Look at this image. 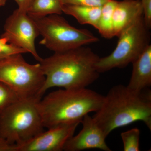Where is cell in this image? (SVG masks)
I'll return each instance as SVG.
<instances>
[{
	"instance_id": "30bf717a",
	"label": "cell",
	"mask_w": 151,
	"mask_h": 151,
	"mask_svg": "<svg viewBox=\"0 0 151 151\" xmlns=\"http://www.w3.org/2000/svg\"><path fill=\"white\" fill-rule=\"evenodd\" d=\"M81 123L82 129L77 135H73L67 141L63 150L80 151L97 149L105 151H111L105 142L107 137L93 117L87 114Z\"/></svg>"
},
{
	"instance_id": "ac0fdd59",
	"label": "cell",
	"mask_w": 151,
	"mask_h": 151,
	"mask_svg": "<svg viewBox=\"0 0 151 151\" xmlns=\"http://www.w3.org/2000/svg\"><path fill=\"white\" fill-rule=\"evenodd\" d=\"M27 52L23 49L9 43L2 38H0V60L14 55Z\"/></svg>"
},
{
	"instance_id": "52a82bcc",
	"label": "cell",
	"mask_w": 151,
	"mask_h": 151,
	"mask_svg": "<svg viewBox=\"0 0 151 151\" xmlns=\"http://www.w3.org/2000/svg\"><path fill=\"white\" fill-rule=\"evenodd\" d=\"M45 78L39 63L29 64L22 54L0 60V81L6 84L21 99H41L40 94Z\"/></svg>"
},
{
	"instance_id": "e0dca14e",
	"label": "cell",
	"mask_w": 151,
	"mask_h": 151,
	"mask_svg": "<svg viewBox=\"0 0 151 151\" xmlns=\"http://www.w3.org/2000/svg\"><path fill=\"white\" fill-rule=\"evenodd\" d=\"M21 98L8 86L0 81V116L9 107Z\"/></svg>"
},
{
	"instance_id": "ba28073f",
	"label": "cell",
	"mask_w": 151,
	"mask_h": 151,
	"mask_svg": "<svg viewBox=\"0 0 151 151\" xmlns=\"http://www.w3.org/2000/svg\"><path fill=\"white\" fill-rule=\"evenodd\" d=\"M1 38L9 43L25 50L39 61L42 59L35 46L39 35L35 23L26 12L15 10L7 19Z\"/></svg>"
},
{
	"instance_id": "3957f363",
	"label": "cell",
	"mask_w": 151,
	"mask_h": 151,
	"mask_svg": "<svg viewBox=\"0 0 151 151\" xmlns=\"http://www.w3.org/2000/svg\"><path fill=\"white\" fill-rule=\"evenodd\" d=\"M104 96L86 88L60 89L50 92L38 102L44 128L81 123L83 118L97 112Z\"/></svg>"
},
{
	"instance_id": "6da1fadb",
	"label": "cell",
	"mask_w": 151,
	"mask_h": 151,
	"mask_svg": "<svg viewBox=\"0 0 151 151\" xmlns=\"http://www.w3.org/2000/svg\"><path fill=\"white\" fill-rule=\"evenodd\" d=\"M99 58L91 49L84 46L42 58L39 63L45 78L40 97L52 87L86 88L99 77L96 64Z\"/></svg>"
},
{
	"instance_id": "277c9868",
	"label": "cell",
	"mask_w": 151,
	"mask_h": 151,
	"mask_svg": "<svg viewBox=\"0 0 151 151\" xmlns=\"http://www.w3.org/2000/svg\"><path fill=\"white\" fill-rule=\"evenodd\" d=\"M37 97L20 99L0 116V137L12 145L29 140L40 132L43 127Z\"/></svg>"
},
{
	"instance_id": "7402d4cb",
	"label": "cell",
	"mask_w": 151,
	"mask_h": 151,
	"mask_svg": "<svg viewBox=\"0 0 151 151\" xmlns=\"http://www.w3.org/2000/svg\"><path fill=\"white\" fill-rule=\"evenodd\" d=\"M17 4L18 9L27 13V11L33 0H14Z\"/></svg>"
},
{
	"instance_id": "5b68a950",
	"label": "cell",
	"mask_w": 151,
	"mask_h": 151,
	"mask_svg": "<svg viewBox=\"0 0 151 151\" xmlns=\"http://www.w3.org/2000/svg\"><path fill=\"white\" fill-rule=\"evenodd\" d=\"M60 15L52 14L41 17L29 15L42 36L41 44L56 52L73 49L99 41L98 37L89 31L73 27Z\"/></svg>"
},
{
	"instance_id": "44dd1931",
	"label": "cell",
	"mask_w": 151,
	"mask_h": 151,
	"mask_svg": "<svg viewBox=\"0 0 151 151\" xmlns=\"http://www.w3.org/2000/svg\"><path fill=\"white\" fill-rule=\"evenodd\" d=\"M0 151H16V145H12L0 137Z\"/></svg>"
},
{
	"instance_id": "7a4b0ae2",
	"label": "cell",
	"mask_w": 151,
	"mask_h": 151,
	"mask_svg": "<svg viewBox=\"0 0 151 151\" xmlns=\"http://www.w3.org/2000/svg\"><path fill=\"white\" fill-rule=\"evenodd\" d=\"M92 117L107 137L115 129L138 121L151 130V92H134L123 85L113 86Z\"/></svg>"
},
{
	"instance_id": "4fadbf2b",
	"label": "cell",
	"mask_w": 151,
	"mask_h": 151,
	"mask_svg": "<svg viewBox=\"0 0 151 151\" xmlns=\"http://www.w3.org/2000/svg\"><path fill=\"white\" fill-rule=\"evenodd\" d=\"M102 6L75 5H63V13L75 18L80 24H89L97 29Z\"/></svg>"
},
{
	"instance_id": "603a6c76",
	"label": "cell",
	"mask_w": 151,
	"mask_h": 151,
	"mask_svg": "<svg viewBox=\"0 0 151 151\" xmlns=\"http://www.w3.org/2000/svg\"><path fill=\"white\" fill-rule=\"evenodd\" d=\"M7 0H0V8L6 4Z\"/></svg>"
},
{
	"instance_id": "5bb4252c",
	"label": "cell",
	"mask_w": 151,
	"mask_h": 151,
	"mask_svg": "<svg viewBox=\"0 0 151 151\" xmlns=\"http://www.w3.org/2000/svg\"><path fill=\"white\" fill-rule=\"evenodd\" d=\"M116 0H108L102 6L101 12L97 29L103 37L111 39L114 37L113 16L117 4Z\"/></svg>"
},
{
	"instance_id": "ffe728a7",
	"label": "cell",
	"mask_w": 151,
	"mask_h": 151,
	"mask_svg": "<svg viewBox=\"0 0 151 151\" xmlns=\"http://www.w3.org/2000/svg\"><path fill=\"white\" fill-rule=\"evenodd\" d=\"M142 8L143 17L146 26L151 28V0H139Z\"/></svg>"
},
{
	"instance_id": "2e32d148",
	"label": "cell",
	"mask_w": 151,
	"mask_h": 151,
	"mask_svg": "<svg viewBox=\"0 0 151 151\" xmlns=\"http://www.w3.org/2000/svg\"><path fill=\"white\" fill-rule=\"evenodd\" d=\"M140 131L137 128H133L121 134L124 151H139Z\"/></svg>"
},
{
	"instance_id": "9c48e42d",
	"label": "cell",
	"mask_w": 151,
	"mask_h": 151,
	"mask_svg": "<svg viewBox=\"0 0 151 151\" xmlns=\"http://www.w3.org/2000/svg\"><path fill=\"white\" fill-rule=\"evenodd\" d=\"M80 123L63 124L40 132L23 143L16 145V151H61Z\"/></svg>"
},
{
	"instance_id": "8fae6325",
	"label": "cell",
	"mask_w": 151,
	"mask_h": 151,
	"mask_svg": "<svg viewBox=\"0 0 151 151\" xmlns=\"http://www.w3.org/2000/svg\"><path fill=\"white\" fill-rule=\"evenodd\" d=\"M132 74L127 86L130 90L140 92L151 86V45L132 63Z\"/></svg>"
},
{
	"instance_id": "9a60e30c",
	"label": "cell",
	"mask_w": 151,
	"mask_h": 151,
	"mask_svg": "<svg viewBox=\"0 0 151 151\" xmlns=\"http://www.w3.org/2000/svg\"><path fill=\"white\" fill-rule=\"evenodd\" d=\"M60 0H33L27 11L31 16L41 17L63 13Z\"/></svg>"
},
{
	"instance_id": "d6986e66",
	"label": "cell",
	"mask_w": 151,
	"mask_h": 151,
	"mask_svg": "<svg viewBox=\"0 0 151 151\" xmlns=\"http://www.w3.org/2000/svg\"><path fill=\"white\" fill-rule=\"evenodd\" d=\"M63 4L102 6L108 0H60Z\"/></svg>"
},
{
	"instance_id": "8992f818",
	"label": "cell",
	"mask_w": 151,
	"mask_h": 151,
	"mask_svg": "<svg viewBox=\"0 0 151 151\" xmlns=\"http://www.w3.org/2000/svg\"><path fill=\"white\" fill-rule=\"evenodd\" d=\"M149 31L143 15L131 23L119 34L117 46L112 53L99 58L96 64L98 73L123 68L132 63L150 45Z\"/></svg>"
},
{
	"instance_id": "7c38bea8",
	"label": "cell",
	"mask_w": 151,
	"mask_h": 151,
	"mask_svg": "<svg viewBox=\"0 0 151 151\" xmlns=\"http://www.w3.org/2000/svg\"><path fill=\"white\" fill-rule=\"evenodd\" d=\"M143 15L142 8L139 0L118 1L113 16L114 37H118L125 28Z\"/></svg>"
}]
</instances>
